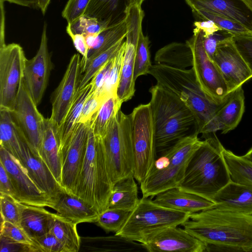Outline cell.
I'll return each instance as SVG.
<instances>
[{"mask_svg": "<svg viewBox=\"0 0 252 252\" xmlns=\"http://www.w3.org/2000/svg\"><path fill=\"white\" fill-rule=\"evenodd\" d=\"M182 225L207 252H252V215L216 208L189 215Z\"/></svg>", "mask_w": 252, "mask_h": 252, "instance_id": "6da1fadb", "label": "cell"}, {"mask_svg": "<svg viewBox=\"0 0 252 252\" xmlns=\"http://www.w3.org/2000/svg\"><path fill=\"white\" fill-rule=\"evenodd\" d=\"M202 137L205 140L192 157L178 188L212 201L231 180L222 154L224 147L215 133Z\"/></svg>", "mask_w": 252, "mask_h": 252, "instance_id": "7a4b0ae2", "label": "cell"}, {"mask_svg": "<svg viewBox=\"0 0 252 252\" xmlns=\"http://www.w3.org/2000/svg\"><path fill=\"white\" fill-rule=\"evenodd\" d=\"M149 92L157 153L186 136L199 134L195 115L178 97L158 84Z\"/></svg>", "mask_w": 252, "mask_h": 252, "instance_id": "3957f363", "label": "cell"}, {"mask_svg": "<svg viewBox=\"0 0 252 252\" xmlns=\"http://www.w3.org/2000/svg\"><path fill=\"white\" fill-rule=\"evenodd\" d=\"M149 74L158 85L178 97L196 119L199 133H202L221 103L207 94L197 81L193 68L180 69L167 65H152Z\"/></svg>", "mask_w": 252, "mask_h": 252, "instance_id": "277c9868", "label": "cell"}, {"mask_svg": "<svg viewBox=\"0 0 252 252\" xmlns=\"http://www.w3.org/2000/svg\"><path fill=\"white\" fill-rule=\"evenodd\" d=\"M113 186L102 140L95 135L91 119L84 162L72 193L99 214L108 208Z\"/></svg>", "mask_w": 252, "mask_h": 252, "instance_id": "5b68a950", "label": "cell"}, {"mask_svg": "<svg viewBox=\"0 0 252 252\" xmlns=\"http://www.w3.org/2000/svg\"><path fill=\"white\" fill-rule=\"evenodd\" d=\"M198 135L181 139L156 158L149 174L140 184L142 197L152 198L180 186L192 157L202 143Z\"/></svg>", "mask_w": 252, "mask_h": 252, "instance_id": "8992f818", "label": "cell"}, {"mask_svg": "<svg viewBox=\"0 0 252 252\" xmlns=\"http://www.w3.org/2000/svg\"><path fill=\"white\" fill-rule=\"evenodd\" d=\"M189 215L160 206L151 198L142 197L115 234L142 244L158 231L182 225L189 219Z\"/></svg>", "mask_w": 252, "mask_h": 252, "instance_id": "52a82bcc", "label": "cell"}, {"mask_svg": "<svg viewBox=\"0 0 252 252\" xmlns=\"http://www.w3.org/2000/svg\"><path fill=\"white\" fill-rule=\"evenodd\" d=\"M108 174L113 184L133 175L134 153L130 115L121 110L101 138Z\"/></svg>", "mask_w": 252, "mask_h": 252, "instance_id": "ba28073f", "label": "cell"}, {"mask_svg": "<svg viewBox=\"0 0 252 252\" xmlns=\"http://www.w3.org/2000/svg\"><path fill=\"white\" fill-rule=\"evenodd\" d=\"M134 153L133 176L140 184L157 158L155 130L150 103L135 107L130 114Z\"/></svg>", "mask_w": 252, "mask_h": 252, "instance_id": "9c48e42d", "label": "cell"}, {"mask_svg": "<svg viewBox=\"0 0 252 252\" xmlns=\"http://www.w3.org/2000/svg\"><path fill=\"white\" fill-rule=\"evenodd\" d=\"M23 48L18 44L0 46V109L13 111L19 91L24 82L27 61Z\"/></svg>", "mask_w": 252, "mask_h": 252, "instance_id": "30bf717a", "label": "cell"}, {"mask_svg": "<svg viewBox=\"0 0 252 252\" xmlns=\"http://www.w3.org/2000/svg\"><path fill=\"white\" fill-rule=\"evenodd\" d=\"M204 33L193 30V35L187 40L193 53V65L197 81L204 91L219 103H222L229 94L226 84L215 63L208 56L203 46Z\"/></svg>", "mask_w": 252, "mask_h": 252, "instance_id": "8fae6325", "label": "cell"}, {"mask_svg": "<svg viewBox=\"0 0 252 252\" xmlns=\"http://www.w3.org/2000/svg\"><path fill=\"white\" fill-rule=\"evenodd\" d=\"M24 82L12 112L24 141L33 155L41 158L45 119L39 112Z\"/></svg>", "mask_w": 252, "mask_h": 252, "instance_id": "7c38bea8", "label": "cell"}, {"mask_svg": "<svg viewBox=\"0 0 252 252\" xmlns=\"http://www.w3.org/2000/svg\"><path fill=\"white\" fill-rule=\"evenodd\" d=\"M0 162L10 179L14 198L28 205L53 208L55 202L40 190L19 161L2 147H0Z\"/></svg>", "mask_w": 252, "mask_h": 252, "instance_id": "4fadbf2b", "label": "cell"}, {"mask_svg": "<svg viewBox=\"0 0 252 252\" xmlns=\"http://www.w3.org/2000/svg\"><path fill=\"white\" fill-rule=\"evenodd\" d=\"M82 75L80 55L74 54L52 99V113L49 118L58 128L64 121L77 97Z\"/></svg>", "mask_w": 252, "mask_h": 252, "instance_id": "5bb4252c", "label": "cell"}, {"mask_svg": "<svg viewBox=\"0 0 252 252\" xmlns=\"http://www.w3.org/2000/svg\"><path fill=\"white\" fill-rule=\"evenodd\" d=\"M232 37V35L220 43L212 60L222 76L229 93L252 78V73Z\"/></svg>", "mask_w": 252, "mask_h": 252, "instance_id": "9a60e30c", "label": "cell"}, {"mask_svg": "<svg viewBox=\"0 0 252 252\" xmlns=\"http://www.w3.org/2000/svg\"><path fill=\"white\" fill-rule=\"evenodd\" d=\"M47 25L44 23L38 50L35 56L27 60L24 68V83L31 96L38 105L48 85L52 62L48 48Z\"/></svg>", "mask_w": 252, "mask_h": 252, "instance_id": "2e32d148", "label": "cell"}, {"mask_svg": "<svg viewBox=\"0 0 252 252\" xmlns=\"http://www.w3.org/2000/svg\"><path fill=\"white\" fill-rule=\"evenodd\" d=\"M90 121L78 124L61 158V185L72 193L84 162Z\"/></svg>", "mask_w": 252, "mask_h": 252, "instance_id": "e0dca14e", "label": "cell"}, {"mask_svg": "<svg viewBox=\"0 0 252 252\" xmlns=\"http://www.w3.org/2000/svg\"><path fill=\"white\" fill-rule=\"evenodd\" d=\"M149 252H205L207 245L178 226L166 227L141 244Z\"/></svg>", "mask_w": 252, "mask_h": 252, "instance_id": "ac0fdd59", "label": "cell"}, {"mask_svg": "<svg viewBox=\"0 0 252 252\" xmlns=\"http://www.w3.org/2000/svg\"><path fill=\"white\" fill-rule=\"evenodd\" d=\"M244 111V92L240 87L229 93L205 128L202 135L220 130L225 134L234 129L240 123Z\"/></svg>", "mask_w": 252, "mask_h": 252, "instance_id": "d6986e66", "label": "cell"}, {"mask_svg": "<svg viewBox=\"0 0 252 252\" xmlns=\"http://www.w3.org/2000/svg\"><path fill=\"white\" fill-rule=\"evenodd\" d=\"M23 154L19 162L40 190L56 202L64 189L44 160L32 154L27 144H22Z\"/></svg>", "mask_w": 252, "mask_h": 252, "instance_id": "ffe728a7", "label": "cell"}, {"mask_svg": "<svg viewBox=\"0 0 252 252\" xmlns=\"http://www.w3.org/2000/svg\"><path fill=\"white\" fill-rule=\"evenodd\" d=\"M213 208L252 215V186L231 180L213 197Z\"/></svg>", "mask_w": 252, "mask_h": 252, "instance_id": "44dd1931", "label": "cell"}, {"mask_svg": "<svg viewBox=\"0 0 252 252\" xmlns=\"http://www.w3.org/2000/svg\"><path fill=\"white\" fill-rule=\"evenodd\" d=\"M153 202L162 207L189 214L214 207L212 201L197 194L172 188L156 195Z\"/></svg>", "mask_w": 252, "mask_h": 252, "instance_id": "7402d4cb", "label": "cell"}, {"mask_svg": "<svg viewBox=\"0 0 252 252\" xmlns=\"http://www.w3.org/2000/svg\"><path fill=\"white\" fill-rule=\"evenodd\" d=\"M52 209L77 224L95 222L99 215L80 197L65 189L62 192Z\"/></svg>", "mask_w": 252, "mask_h": 252, "instance_id": "603a6c76", "label": "cell"}, {"mask_svg": "<svg viewBox=\"0 0 252 252\" xmlns=\"http://www.w3.org/2000/svg\"><path fill=\"white\" fill-rule=\"evenodd\" d=\"M192 11L202 10L233 20L252 32V16L232 0H185Z\"/></svg>", "mask_w": 252, "mask_h": 252, "instance_id": "cb8c5ba5", "label": "cell"}, {"mask_svg": "<svg viewBox=\"0 0 252 252\" xmlns=\"http://www.w3.org/2000/svg\"><path fill=\"white\" fill-rule=\"evenodd\" d=\"M21 210V226L33 241L50 230L54 214L43 207L19 203Z\"/></svg>", "mask_w": 252, "mask_h": 252, "instance_id": "d4e9b609", "label": "cell"}, {"mask_svg": "<svg viewBox=\"0 0 252 252\" xmlns=\"http://www.w3.org/2000/svg\"><path fill=\"white\" fill-rule=\"evenodd\" d=\"M41 158L57 181L61 185L62 162L60 153L58 127L50 118L45 119L41 144Z\"/></svg>", "mask_w": 252, "mask_h": 252, "instance_id": "484cf974", "label": "cell"}, {"mask_svg": "<svg viewBox=\"0 0 252 252\" xmlns=\"http://www.w3.org/2000/svg\"><path fill=\"white\" fill-rule=\"evenodd\" d=\"M90 81L79 90L77 97L63 124L58 128L60 153L62 158L78 125L84 103L92 91Z\"/></svg>", "mask_w": 252, "mask_h": 252, "instance_id": "4316f807", "label": "cell"}, {"mask_svg": "<svg viewBox=\"0 0 252 252\" xmlns=\"http://www.w3.org/2000/svg\"><path fill=\"white\" fill-rule=\"evenodd\" d=\"M23 140L12 112L0 109V147L20 161Z\"/></svg>", "mask_w": 252, "mask_h": 252, "instance_id": "83f0119b", "label": "cell"}, {"mask_svg": "<svg viewBox=\"0 0 252 252\" xmlns=\"http://www.w3.org/2000/svg\"><path fill=\"white\" fill-rule=\"evenodd\" d=\"M138 193V186L133 175L119 180L113 185L108 208L131 212L140 200Z\"/></svg>", "mask_w": 252, "mask_h": 252, "instance_id": "f1b7e54d", "label": "cell"}, {"mask_svg": "<svg viewBox=\"0 0 252 252\" xmlns=\"http://www.w3.org/2000/svg\"><path fill=\"white\" fill-rule=\"evenodd\" d=\"M193 53L189 44L172 42L159 49L156 53L155 61L180 69H186L193 65Z\"/></svg>", "mask_w": 252, "mask_h": 252, "instance_id": "f546056e", "label": "cell"}, {"mask_svg": "<svg viewBox=\"0 0 252 252\" xmlns=\"http://www.w3.org/2000/svg\"><path fill=\"white\" fill-rule=\"evenodd\" d=\"M126 51L117 91V95L123 103L131 99L135 92L133 79L136 45L126 40Z\"/></svg>", "mask_w": 252, "mask_h": 252, "instance_id": "4dcf8cb0", "label": "cell"}, {"mask_svg": "<svg viewBox=\"0 0 252 252\" xmlns=\"http://www.w3.org/2000/svg\"><path fill=\"white\" fill-rule=\"evenodd\" d=\"M126 0H90L83 16L114 24L125 18Z\"/></svg>", "mask_w": 252, "mask_h": 252, "instance_id": "1f68e13d", "label": "cell"}, {"mask_svg": "<svg viewBox=\"0 0 252 252\" xmlns=\"http://www.w3.org/2000/svg\"><path fill=\"white\" fill-rule=\"evenodd\" d=\"M77 224L60 214H54L50 230L64 246L67 252H78L81 239L77 230Z\"/></svg>", "mask_w": 252, "mask_h": 252, "instance_id": "d6a6232c", "label": "cell"}, {"mask_svg": "<svg viewBox=\"0 0 252 252\" xmlns=\"http://www.w3.org/2000/svg\"><path fill=\"white\" fill-rule=\"evenodd\" d=\"M126 35V23L125 17L119 22L109 26L96 36L92 48L89 50L87 64L120 40L125 38Z\"/></svg>", "mask_w": 252, "mask_h": 252, "instance_id": "836d02e7", "label": "cell"}, {"mask_svg": "<svg viewBox=\"0 0 252 252\" xmlns=\"http://www.w3.org/2000/svg\"><path fill=\"white\" fill-rule=\"evenodd\" d=\"M222 154L231 180L239 184L252 186V161L243 156L235 155L224 147Z\"/></svg>", "mask_w": 252, "mask_h": 252, "instance_id": "e575fe53", "label": "cell"}, {"mask_svg": "<svg viewBox=\"0 0 252 252\" xmlns=\"http://www.w3.org/2000/svg\"><path fill=\"white\" fill-rule=\"evenodd\" d=\"M122 104L117 95H115L109 96L103 103L92 119L94 132L96 137L102 138L105 135L111 122L121 110Z\"/></svg>", "mask_w": 252, "mask_h": 252, "instance_id": "d590c367", "label": "cell"}, {"mask_svg": "<svg viewBox=\"0 0 252 252\" xmlns=\"http://www.w3.org/2000/svg\"><path fill=\"white\" fill-rule=\"evenodd\" d=\"M124 39L125 38L120 40L108 50L99 54L87 63L81 78L79 90L86 85L97 72L115 57L121 47Z\"/></svg>", "mask_w": 252, "mask_h": 252, "instance_id": "8d00e7d4", "label": "cell"}, {"mask_svg": "<svg viewBox=\"0 0 252 252\" xmlns=\"http://www.w3.org/2000/svg\"><path fill=\"white\" fill-rule=\"evenodd\" d=\"M130 211L117 208H107L98 215L95 223L105 232H118L123 227Z\"/></svg>", "mask_w": 252, "mask_h": 252, "instance_id": "74e56055", "label": "cell"}, {"mask_svg": "<svg viewBox=\"0 0 252 252\" xmlns=\"http://www.w3.org/2000/svg\"><path fill=\"white\" fill-rule=\"evenodd\" d=\"M152 65L149 38L142 32L140 34L136 45L133 75L134 81L140 76L149 74Z\"/></svg>", "mask_w": 252, "mask_h": 252, "instance_id": "f35d334b", "label": "cell"}, {"mask_svg": "<svg viewBox=\"0 0 252 252\" xmlns=\"http://www.w3.org/2000/svg\"><path fill=\"white\" fill-rule=\"evenodd\" d=\"M111 24L110 21L101 20L82 16L71 24L67 25L72 32L81 34L86 37L88 35H97Z\"/></svg>", "mask_w": 252, "mask_h": 252, "instance_id": "ab89813d", "label": "cell"}, {"mask_svg": "<svg viewBox=\"0 0 252 252\" xmlns=\"http://www.w3.org/2000/svg\"><path fill=\"white\" fill-rule=\"evenodd\" d=\"M192 12L203 20L213 21L223 31L232 35L252 33V32L242 24L222 15L202 10H194Z\"/></svg>", "mask_w": 252, "mask_h": 252, "instance_id": "60d3db41", "label": "cell"}, {"mask_svg": "<svg viewBox=\"0 0 252 252\" xmlns=\"http://www.w3.org/2000/svg\"><path fill=\"white\" fill-rule=\"evenodd\" d=\"M126 42L125 40L121 47L113 59L111 69L102 90L110 95H117V91L126 51Z\"/></svg>", "mask_w": 252, "mask_h": 252, "instance_id": "b9f144b4", "label": "cell"}, {"mask_svg": "<svg viewBox=\"0 0 252 252\" xmlns=\"http://www.w3.org/2000/svg\"><path fill=\"white\" fill-rule=\"evenodd\" d=\"M19 203L9 195L0 193L1 221H8L21 227Z\"/></svg>", "mask_w": 252, "mask_h": 252, "instance_id": "7bdbcfd3", "label": "cell"}, {"mask_svg": "<svg viewBox=\"0 0 252 252\" xmlns=\"http://www.w3.org/2000/svg\"><path fill=\"white\" fill-rule=\"evenodd\" d=\"M110 96L103 91L92 92L84 103L78 124L90 122L105 101Z\"/></svg>", "mask_w": 252, "mask_h": 252, "instance_id": "ee69618b", "label": "cell"}, {"mask_svg": "<svg viewBox=\"0 0 252 252\" xmlns=\"http://www.w3.org/2000/svg\"><path fill=\"white\" fill-rule=\"evenodd\" d=\"M0 235L16 242L37 246L21 227L8 221H1Z\"/></svg>", "mask_w": 252, "mask_h": 252, "instance_id": "f6af8a7d", "label": "cell"}, {"mask_svg": "<svg viewBox=\"0 0 252 252\" xmlns=\"http://www.w3.org/2000/svg\"><path fill=\"white\" fill-rule=\"evenodd\" d=\"M233 42L252 73V33L232 35Z\"/></svg>", "mask_w": 252, "mask_h": 252, "instance_id": "bcb514c9", "label": "cell"}, {"mask_svg": "<svg viewBox=\"0 0 252 252\" xmlns=\"http://www.w3.org/2000/svg\"><path fill=\"white\" fill-rule=\"evenodd\" d=\"M90 0H68L62 11V17L71 24L83 16Z\"/></svg>", "mask_w": 252, "mask_h": 252, "instance_id": "7dc6e473", "label": "cell"}, {"mask_svg": "<svg viewBox=\"0 0 252 252\" xmlns=\"http://www.w3.org/2000/svg\"><path fill=\"white\" fill-rule=\"evenodd\" d=\"M33 241L41 252H67L64 246L50 231Z\"/></svg>", "mask_w": 252, "mask_h": 252, "instance_id": "c3c4849f", "label": "cell"}, {"mask_svg": "<svg viewBox=\"0 0 252 252\" xmlns=\"http://www.w3.org/2000/svg\"><path fill=\"white\" fill-rule=\"evenodd\" d=\"M66 32L71 38L74 47L82 56L81 59L82 71L83 73L87 64L89 51L86 37L82 34L72 32L68 25L66 27Z\"/></svg>", "mask_w": 252, "mask_h": 252, "instance_id": "681fc988", "label": "cell"}, {"mask_svg": "<svg viewBox=\"0 0 252 252\" xmlns=\"http://www.w3.org/2000/svg\"><path fill=\"white\" fill-rule=\"evenodd\" d=\"M0 252H40L39 248L34 245L16 242L0 235Z\"/></svg>", "mask_w": 252, "mask_h": 252, "instance_id": "f907efd6", "label": "cell"}, {"mask_svg": "<svg viewBox=\"0 0 252 252\" xmlns=\"http://www.w3.org/2000/svg\"><path fill=\"white\" fill-rule=\"evenodd\" d=\"M232 35L229 33L224 31H222V33L216 32L207 37H204V48L208 56L211 60L220 43Z\"/></svg>", "mask_w": 252, "mask_h": 252, "instance_id": "816d5d0a", "label": "cell"}, {"mask_svg": "<svg viewBox=\"0 0 252 252\" xmlns=\"http://www.w3.org/2000/svg\"><path fill=\"white\" fill-rule=\"evenodd\" d=\"M113 59L105 63L90 81L93 86L92 92H96L102 90L111 69Z\"/></svg>", "mask_w": 252, "mask_h": 252, "instance_id": "f5cc1de1", "label": "cell"}, {"mask_svg": "<svg viewBox=\"0 0 252 252\" xmlns=\"http://www.w3.org/2000/svg\"><path fill=\"white\" fill-rule=\"evenodd\" d=\"M194 26L195 28L193 30L202 31L204 33V37H207L220 31H223L213 21L210 20L195 21L194 23Z\"/></svg>", "mask_w": 252, "mask_h": 252, "instance_id": "db71d44e", "label": "cell"}, {"mask_svg": "<svg viewBox=\"0 0 252 252\" xmlns=\"http://www.w3.org/2000/svg\"><path fill=\"white\" fill-rule=\"evenodd\" d=\"M0 193L14 197V193L12 183L6 170L0 162Z\"/></svg>", "mask_w": 252, "mask_h": 252, "instance_id": "11a10c76", "label": "cell"}, {"mask_svg": "<svg viewBox=\"0 0 252 252\" xmlns=\"http://www.w3.org/2000/svg\"><path fill=\"white\" fill-rule=\"evenodd\" d=\"M39 0H1L2 1H7L18 5L29 8L38 9Z\"/></svg>", "mask_w": 252, "mask_h": 252, "instance_id": "9f6ffc18", "label": "cell"}, {"mask_svg": "<svg viewBox=\"0 0 252 252\" xmlns=\"http://www.w3.org/2000/svg\"><path fill=\"white\" fill-rule=\"evenodd\" d=\"M51 0H39L38 9L40 10L43 15H44Z\"/></svg>", "mask_w": 252, "mask_h": 252, "instance_id": "6f0895ef", "label": "cell"}, {"mask_svg": "<svg viewBox=\"0 0 252 252\" xmlns=\"http://www.w3.org/2000/svg\"><path fill=\"white\" fill-rule=\"evenodd\" d=\"M144 0H126V9L133 6H141V4Z\"/></svg>", "mask_w": 252, "mask_h": 252, "instance_id": "680465c9", "label": "cell"}, {"mask_svg": "<svg viewBox=\"0 0 252 252\" xmlns=\"http://www.w3.org/2000/svg\"><path fill=\"white\" fill-rule=\"evenodd\" d=\"M252 12V0H240Z\"/></svg>", "mask_w": 252, "mask_h": 252, "instance_id": "91938a15", "label": "cell"}, {"mask_svg": "<svg viewBox=\"0 0 252 252\" xmlns=\"http://www.w3.org/2000/svg\"><path fill=\"white\" fill-rule=\"evenodd\" d=\"M243 156L252 161V147Z\"/></svg>", "mask_w": 252, "mask_h": 252, "instance_id": "94428289", "label": "cell"}]
</instances>
